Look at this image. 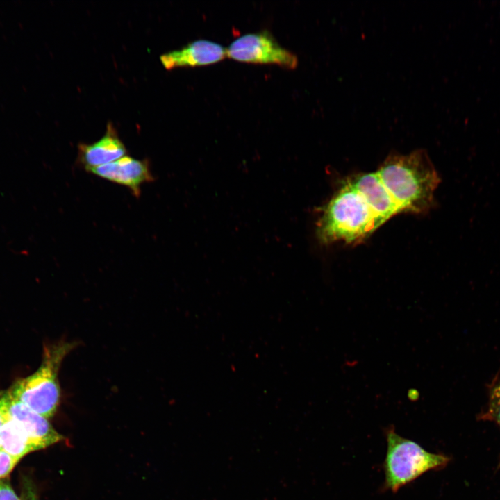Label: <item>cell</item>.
<instances>
[{
  "label": "cell",
  "instance_id": "cell-17",
  "mask_svg": "<svg viewBox=\"0 0 500 500\" xmlns=\"http://www.w3.org/2000/svg\"><path fill=\"white\" fill-rule=\"evenodd\" d=\"M406 396L411 402H416L420 398V392L416 388H409L407 391Z\"/></svg>",
  "mask_w": 500,
  "mask_h": 500
},
{
  "label": "cell",
  "instance_id": "cell-18",
  "mask_svg": "<svg viewBox=\"0 0 500 500\" xmlns=\"http://www.w3.org/2000/svg\"><path fill=\"white\" fill-rule=\"evenodd\" d=\"M1 449V445H0V449Z\"/></svg>",
  "mask_w": 500,
  "mask_h": 500
},
{
  "label": "cell",
  "instance_id": "cell-2",
  "mask_svg": "<svg viewBox=\"0 0 500 500\" xmlns=\"http://www.w3.org/2000/svg\"><path fill=\"white\" fill-rule=\"evenodd\" d=\"M385 222L347 182L322 208L317 224L321 243L354 244L367 238Z\"/></svg>",
  "mask_w": 500,
  "mask_h": 500
},
{
  "label": "cell",
  "instance_id": "cell-3",
  "mask_svg": "<svg viewBox=\"0 0 500 500\" xmlns=\"http://www.w3.org/2000/svg\"><path fill=\"white\" fill-rule=\"evenodd\" d=\"M75 345L72 342H59L45 346L38 369L14 383L7 390L10 397L47 419L53 416L60 401L58 372Z\"/></svg>",
  "mask_w": 500,
  "mask_h": 500
},
{
  "label": "cell",
  "instance_id": "cell-6",
  "mask_svg": "<svg viewBox=\"0 0 500 500\" xmlns=\"http://www.w3.org/2000/svg\"><path fill=\"white\" fill-rule=\"evenodd\" d=\"M88 172L128 188L137 197L140 195L141 186L144 183L154 181L148 160L135 159L128 156L92 168Z\"/></svg>",
  "mask_w": 500,
  "mask_h": 500
},
{
  "label": "cell",
  "instance_id": "cell-7",
  "mask_svg": "<svg viewBox=\"0 0 500 500\" xmlns=\"http://www.w3.org/2000/svg\"><path fill=\"white\" fill-rule=\"evenodd\" d=\"M5 400L10 417L20 426L39 450L65 439L54 429L48 419L12 398L7 390H5Z\"/></svg>",
  "mask_w": 500,
  "mask_h": 500
},
{
  "label": "cell",
  "instance_id": "cell-15",
  "mask_svg": "<svg viewBox=\"0 0 500 500\" xmlns=\"http://www.w3.org/2000/svg\"><path fill=\"white\" fill-rule=\"evenodd\" d=\"M0 500H21L9 482L5 480H0Z\"/></svg>",
  "mask_w": 500,
  "mask_h": 500
},
{
  "label": "cell",
  "instance_id": "cell-9",
  "mask_svg": "<svg viewBox=\"0 0 500 500\" xmlns=\"http://www.w3.org/2000/svg\"><path fill=\"white\" fill-rule=\"evenodd\" d=\"M126 149L111 123L104 135L92 144L78 145L77 162L86 171L112 162L124 156Z\"/></svg>",
  "mask_w": 500,
  "mask_h": 500
},
{
  "label": "cell",
  "instance_id": "cell-1",
  "mask_svg": "<svg viewBox=\"0 0 500 500\" xmlns=\"http://www.w3.org/2000/svg\"><path fill=\"white\" fill-rule=\"evenodd\" d=\"M376 172L401 212L422 213L433 206L440 178L425 150L390 154Z\"/></svg>",
  "mask_w": 500,
  "mask_h": 500
},
{
  "label": "cell",
  "instance_id": "cell-10",
  "mask_svg": "<svg viewBox=\"0 0 500 500\" xmlns=\"http://www.w3.org/2000/svg\"><path fill=\"white\" fill-rule=\"evenodd\" d=\"M347 182L365 199L374 212L385 222L401 212L376 172L360 174Z\"/></svg>",
  "mask_w": 500,
  "mask_h": 500
},
{
  "label": "cell",
  "instance_id": "cell-14",
  "mask_svg": "<svg viewBox=\"0 0 500 500\" xmlns=\"http://www.w3.org/2000/svg\"><path fill=\"white\" fill-rule=\"evenodd\" d=\"M20 498L21 500H39L33 483L29 478H24Z\"/></svg>",
  "mask_w": 500,
  "mask_h": 500
},
{
  "label": "cell",
  "instance_id": "cell-16",
  "mask_svg": "<svg viewBox=\"0 0 500 500\" xmlns=\"http://www.w3.org/2000/svg\"><path fill=\"white\" fill-rule=\"evenodd\" d=\"M8 417L5 400V390L0 391V431Z\"/></svg>",
  "mask_w": 500,
  "mask_h": 500
},
{
  "label": "cell",
  "instance_id": "cell-11",
  "mask_svg": "<svg viewBox=\"0 0 500 500\" xmlns=\"http://www.w3.org/2000/svg\"><path fill=\"white\" fill-rule=\"evenodd\" d=\"M0 445L1 449L19 461L26 454L39 450L25 431L9 415L0 431Z\"/></svg>",
  "mask_w": 500,
  "mask_h": 500
},
{
  "label": "cell",
  "instance_id": "cell-13",
  "mask_svg": "<svg viewBox=\"0 0 500 500\" xmlns=\"http://www.w3.org/2000/svg\"><path fill=\"white\" fill-rule=\"evenodd\" d=\"M19 462L3 449H0V480L7 477Z\"/></svg>",
  "mask_w": 500,
  "mask_h": 500
},
{
  "label": "cell",
  "instance_id": "cell-4",
  "mask_svg": "<svg viewBox=\"0 0 500 500\" xmlns=\"http://www.w3.org/2000/svg\"><path fill=\"white\" fill-rule=\"evenodd\" d=\"M387 451L383 464L385 480L382 490L397 492L424 474L444 467L448 456L431 453L417 442L403 438L390 425L384 429Z\"/></svg>",
  "mask_w": 500,
  "mask_h": 500
},
{
  "label": "cell",
  "instance_id": "cell-5",
  "mask_svg": "<svg viewBox=\"0 0 500 500\" xmlns=\"http://www.w3.org/2000/svg\"><path fill=\"white\" fill-rule=\"evenodd\" d=\"M226 56L240 62L276 64L290 69L298 65L297 56L283 47L267 30L238 37L227 48Z\"/></svg>",
  "mask_w": 500,
  "mask_h": 500
},
{
  "label": "cell",
  "instance_id": "cell-12",
  "mask_svg": "<svg viewBox=\"0 0 500 500\" xmlns=\"http://www.w3.org/2000/svg\"><path fill=\"white\" fill-rule=\"evenodd\" d=\"M490 394L488 416L500 426V382L494 385Z\"/></svg>",
  "mask_w": 500,
  "mask_h": 500
},
{
  "label": "cell",
  "instance_id": "cell-8",
  "mask_svg": "<svg viewBox=\"0 0 500 500\" xmlns=\"http://www.w3.org/2000/svg\"><path fill=\"white\" fill-rule=\"evenodd\" d=\"M227 56L220 44L208 40H197L180 49L162 54L160 60L167 69L176 67H200L217 62Z\"/></svg>",
  "mask_w": 500,
  "mask_h": 500
}]
</instances>
